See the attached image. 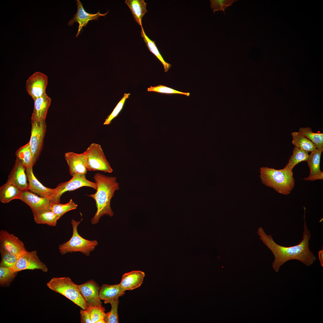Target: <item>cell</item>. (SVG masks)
Segmentation results:
<instances>
[{"label": "cell", "instance_id": "cell-1", "mask_svg": "<svg viewBox=\"0 0 323 323\" xmlns=\"http://www.w3.org/2000/svg\"><path fill=\"white\" fill-rule=\"evenodd\" d=\"M304 215V231L302 239L298 244L286 247L280 245L275 242L271 234L267 235L262 228L260 227L258 231L260 238L271 250L274 257L272 267L278 272L280 267L288 261L292 260H299L307 266L312 265L316 258L309 247V241L311 233L305 220Z\"/></svg>", "mask_w": 323, "mask_h": 323}, {"label": "cell", "instance_id": "cell-2", "mask_svg": "<svg viewBox=\"0 0 323 323\" xmlns=\"http://www.w3.org/2000/svg\"><path fill=\"white\" fill-rule=\"evenodd\" d=\"M97 188L96 192L88 196L96 202V212L91 220L92 224L98 223L104 215L112 217L113 212L110 206L112 198L115 192L119 189V184L115 176H109L100 173H96L93 177Z\"/></svg>", "mask_w": 323, "mask_h": 323}, {"label": "cell", "instance_id": "cell-3", "mask_svg": "<svg viewBox=\"0 0 323 323\" xmlns=\"http://www.w3.org/2000/svg\"><path fill=\"white\" fill-rule=\"evenodd\" d=\"M260 177L263 184L272 188L278 193L290 194L295 185L292 171L285 167L277 170L267 167L260 168Z\"/></svg>", "mask_w": 323, "mask_h": 323}, {"label": "cell", "instance_id": "cell-4", "mask_svg": "<svg viewBox=\"0 0 323 323\" xmlns=\"http://www.w3.org/2000/svg\"><path fill=\"white\" fill-rule=\"evenodd\" d=\"M47 285L51 290L64 296L82 309L86 310L88 308L77 285L69 278H53L47 283Z\"/></svg>", "mask_w": 323, "mask_h": 323}, {"label": "cell", "instance_id": "cell-5", "mask_svg": "<svg viewBox=\"0 0 323 323\" xmlns=\"http://www.w3.org/2000/svg\"><path fill=\"white\" fill-rule=\"evenodd\" d=\"M80 222L81 221H77L73 219L72 220V235L68 241L59 245V249L61 254L63 255L68 252H80L88 256L90 252L93 250L98 245L96 240H86L79 234L77 228Z\"/></svg>", "mask_w": 323, "mask_h": 323}, {"label": "cell", "instance_id": "cell-6", "mask_svg": "<svg viewBox=\"0 0 323 323\" xmlns=\"http://www.w3.org/2000/svg\"><path fill=\"white\" fill-rule=\"evenodd\" d=\"M88 171H100L111 173L113 170L106 158L101 145L91 144L85 151Z\"/></svg>", "mask_w": 323, "mask_h": 323}, {"label": "cell", "instance_id": "cell-7", "mask_svg": "<svg viewBox=\"0 0 323 323\" xmlns=\"http://www.w3.org/2000/svg\"><path fill=\"white\" fill-rule=\"evenodd\" d=\"M83 187H89L96 190L97 188L96 183L87 179L86 174H76L68 181L60 183L54 188L51 199L52 203H60V197L64 193Z\"/></svg>", "mask_w": 323, "mask_h": 323}, {"label": "cell", "instance_id": "cell-8", "mask_svg": "<svg viewBox=\"0 0 323 323\" xmlns=\"http://www.w3.org/2000/svg\"><path fill=\"white\" fill-rule=\"evenodd\" d=\"M31 129L29 142L34 165L42 150L47 126L45 120L40 121L31 120Z\"/></svg>", "mask_w": 323, "mask_h": 323}, {"label": "cell", "instance_id": "cell-9", "mask_svg": "<svg viewBox=\"0 0 323 323\" xmlns=\"http://www.w3.org/2000/svg\"><path fill=\"white\" fill-rule=\"evenodd\" d=\"M12 268L17 272L25 270L39 269L44 272H47L48 270L47 266L39 259L35 250H27L21 254Z\"/></svg>", "mask_w": 323, "mask_h": 323}, {"label": "cell", "instance_id": "cell-10", "mask_svg": "<svg viewBox=\"0 0 323 323\" xmlns=\"http://www.w3.org/2000/svg\"><path fill=\"white\" fill-rule=\"evenodd\" d=\"M48 84V77L41 72L37 71L27 80L26 89L33 100L46 94Z\"/></svg>", "mask_w": 323, "mask_h": 323}, {"label": "cell", "instance_id": "cell-11", "mask_svg": "<svg viewBox=\"0 0 323 323\" xmlns=\"http://www.w3.org/2000/svg\"><path fill=\"white\" fill-rule=\"evenodd\" d=\"M19 199L30 207L33 214L50 210L52 203L50 198L40 196L28 190L22 191Z\"/></svg>", "mask_w": 323, "mask_h": 323}, {"label": "cell", "instance_id": "cell-12", "mask_svg": "<svg viewBox=\"0 0 323 323\" xmlns=\"http://www.w3.org/2000/svg\"><path fill=\"white\" fill-rule=\"evenodd\" d=\"M0 250L16 255H20L27 251L22 241L4 230L0 232Z\"/></svg>", "mask_w": 323, "mask_h": 323}, {"label": "cell", "instance_id": "cell-13", "mask_svg": "<svg viewBox=\"0 0 323 323\" xmlns=\"http://www.w3.org/2000/svg\"><path fill=\"white\" fill-rule=\"evenodd\" d=\"M77 10L76 13L73 17L68 22V25L71 26L75 22L79 23L78 30L76 37H77L82 31L83 27H86L89 21L93 20H97L98 18L101 16H105L107 15L109 11L105 13H101L99 10L96 13L92 14L87 12L85 10L83 4L79 0H76Z\"/></svg>", "mask_w": 323, "mask_h": 323}, {"label": "cell", "instance_id": "cell-14", "mask_svg": "<svg viewBox=\"0 0 323 323\" xmlns=\"http://www.w3.org/2000/svg\"><path fill=\"white\" fill-rule=\"evenodd\" d=\"M77 286L88 307L102 305L99 296L100 287L93 280L80 285H77Z\"/></svg>", "mask_w": 323, "mask_h": 323}, {"label": "cell", "instance_id": "cell-15", "mask_svg": "<svg viewBox=\"0 0 323 323\" xmlns=\"http://www.w3.org/2000/svg\"><path fill=\"white\" fill-rule=\"evenodd\" d=\"M65 157L69 167L70 174L73 176L77 174H86V156L85 152L77 153L72 152L65 154Z\"/></svg>", "mask_w": 323, "mask_h": 323}, {"label": "cell", "instance_id": "cell-16", "mask_svg": "<svg viewBox=\"0 0 323 323\" xmlns=\"http://www.w3.org/2000/svg\"><path fill=\"white\" fill-rule=\"evenodd\" d=\"M26 168L16 158L15 164L8 176L7 182L14 184L22 191L29 190Z\"/></svg>", "mask_w": 323, "mask_h": 323}, {"label": "cell", "instance_id": "cell-17", "mask_svg": "<svg viewBox=\"0 0 323 323\" xmlns=\"http://www.w3.org/2000/svg\"><path fill=\"white\" fill-rule=\"evenodd\" d=\"M145 276V273L141 271L134 270L124 274L119 284L121 289L125 292L139 287L142 284Z\"/></svg>", "mask_w": 323, "mask_h": 323}, {"label": "cell", "instance_id": "cell-18", "mask_svg": "<svg viewBox=\"0 0 323 323\" xmlns=\"http://www.w3.org/2000/svg\"><path fill=\"white\" fill-rule=\"evenodd\" d=\"M322 151L316 148L311 152L307 161L310 170L308 177L305 180L314 181L323 179V172L320 169L321 156Z\"/></svg>", "mask_w": 323, "mask_h": 323}, {"label": "cell", "instance_id": "cell-19", "mask_svg": "<svg viewBox=\"0 0 323 323\" xmlns=\"http://www.w3.org/2000/svg\"><path fill=\"white\" fill-rule=\"evenodd\" d=\"M25 170L28 182L29 190L39 196L51 199L54 189L44 186L35 176L33 167L26 168Z\"/></svg>", "mask_w": 323, "mask_h": 323}, {"label": "cell", "instance_id": "cell-20", "mask_svg": "<svg viewBox=\"0 0 323 323\" xmlns=\"http://www.w3.org/2000/svg\"><path fill=\"white\" fill-rule=\"evenodd\" d=\"M34 101V106L31 120L40 121L45 120L51 102V98L46 93Z\"/></svg>", "mask_w": 323, "mask_h": 323}, {"label": "cell", "instance_id": "cell-21", "mask_svg": "<svg viewBox=\"0 0 323 323\" xmlns=\"http://www.w3.org/2000/svg\"><path fill=\"white\" fill-rule=\"evenodd\" d=\"M125 292L121 289L119 284L112 285L104 284L100 287L99 296L101 300L104 301L105 304L110 303L118 299Z\"/></svg>", "mask_w": 323, "mask_h": 323}, {"label": "cell", "instance_id": "cell-22", "mask_svg": "<svg viewBox=\"0 0 323 323\" xmlns=\"http://www.w3.org/2000/svg\"><path fill=\"white\" fill-rule=\"evenodd\" d=\"M22 191L16 185L7 182L0 187V201L7 203L14 199H19Z\"/></svg>", "mask_w": 323, "mask_h": 323}, {"label": "cell", "instance_id": "cell-23", "mask_svg": "<svg viewBox=\"0 0 323 323\" xmlns=\"http://www.w3.org/2000/svg\"><path fill=\"white\" fill-rule=\"evenodd\" d=\"M125 3L130 9L135 20L142 25V19L147 12V3L144 0H126Z\"/></svg>", "mask_w": 323, "mask_h": 323}, {"label": "cell", "instance_id": "cell-24", "mask_svg": "<svg viewBox=\"0 0 323 323\" xmlns=\"http://www.w3.org/2000/svg\"><path fill=\"white\" fill-rule=\"evenodd\" d=\"M16 158L25 168L33 167L34 165L29 142L20 147L15 153Z\"/></svg>", "mask_w": 323, "mask_h": 323}, {"label": "cell", "instance_id": "cell-25", "mask_svg": "<svg viewBox=\"0 0 323 323\" xmlns=\"http://www.w3.org/2000/svg\"><path fill=\"white\" fill-rule=\"evenodd\" d=\"M141 27V36L146 44L148 49L160 61L162 64L165 72H167L171 66L170 64L167 63L164 60L157 48L154 41L150 39L145 33L142 25Z\"/></svg>", "mask_w": 323, "mask_h": 323}, {"label": "cell", "instance_id": "cell-26", "mask_svg": "<svg viewBox=\"0 0 323 323\" xmlns=\"http://www.w3.org/2000/svg\"><path fill=\"white\" fill-rule=\"evenodd\" d=\"M291 134L292 137V143L295 147L308 153L316 148L310 140L298 131L293 132Z\"/></svg>", "mask_w": 323, "mask_h": 323}, {"label": "cell", "instance_id": "cell-27", "mask_svg": "<svg viewBox=\"0 0 323 323\" xmlns=\"http://www.w3.org/2000/svg\"><path fill=\"white\" fill-rule=\"evenodd\" d=\"M35 222L37 224L54 226L60 217L50 210L33 214Z\"/></svg>", "mask_w": 323, "mask_h": 323}, {"label": "cell", "instance_id": "cell-28", "mask_svg": "<svg viewBox=\"0 0 323 323\" xmlns=\"http://www.w3.org/2000/svg\"><path fill=\"white\" fill-rule=\"evenodd\" d=\"M298 132L310 140L318 149L323 151V133L313 132L310 127H301Z\"/></svg>", "mask_w": 323, "mask_h": 323}, {"label": "cell", "instance_id": "cell-29", "mask_svg": "<svg viewBox=\"0 0 323 323\" xmlns=\"http://www.w3.org/2000/svg\"><path fill=\"white\" fill-rule=\"evenodd\" d=\"M309 156L308 152L295 147L292 154L285 167L292 171L294 167L297 164L301 162H307Z\"/></svg>", "mask_w": 323, "mask_h": 323}, {"label": "cell", "instance_id": "cell-30", "mask_svg": "<svg viewBox=\"0 0 323 323\" xmlns=\"http://www.w3.org/2000/svg\"><path fill=\"white\" fill-rule=\"evenodd\" d=\"M77 207V205L71 199L68 202L65 204L60 202L51 203L50 210L60 218L67 212L76 209Z\"/></svg>", "mask_w": 323, "mask_h": 323}, {"label": "cell", "instance_id": "cell-31", "mask_svg": "<svg viewBox=\"0 0 323 323\" xmlns=\"http://www.w3.org/2000/svg\"><path fill=\"white\" fill-rule=\"evenodd\" d=\"M17 272L12 267L0 266V284L1 286H8L15 277Z\"/></svg>", "mask_w": 323, "mask_h": 323}, {"label": "cell", "instance_id": "cell-32", "mask_svg": "<svg viewBox=\"0 0 323 323\" xmlns=\"http://www.w3.org/2000/svg\"><path fill=\"white\" fill-rule=\"evenodd\" d=\"M92 323H96L99 320L103 319L106 315L105 308L102 305L88 307L86 310Z\"/></svg>", "mask_w": 323, "mask_h": 323}, {"label": "cell", "instance_id": "cell-33", "mask_svg": "<svg viewBox=\"0 0 323 323\" xmlns=\"http://www.w3.org/2000/svg\"><path fill=\"white\" fill-rule=\"evenodd\" d=\"M130 93H125L124 96L117 104L111 113L106 119L103 125H108L110 124L112 121L118 116L122 110L126 100L128 98Z\"/></svg>", "mask_w": 323, "mask_h": 323}, {"label": "cell", "instance_id": "cell-34", "mask_svg": "<svg viewBox=\"0 0 323 323\" xmlns=\"http://www.w3.org/2000/svg\"><path fill=\"white\" fill-rule=\"evenodd\" d=\"M0 252L1 256L0 266L1 267H13L20 255L10 253L1 250H0Z\"/></svg>", "mask_w": 323, "mask_h": 323}, {"label": "cell", "instance_id": "cell-35", "mask_svg": "<svg viewBox=\"0 0 323 323\" xmlns=\"http://www.w3.org/2000/svg\"><path fill=\"white\" fill-rule=\"evenodd\" d=\"M119 303L118 299L111 302V308L110 311L106 313L104 319L106 323H118L119 319L118 314V307Z\"/></svg>", "mask_w": 323, "mask_h": 323}, {"label": "cell", "instance_id": "cell-36", "mask_svg": "<svg viewBox=\"0 0 323 323\" xmlns=\"http://www.w3.org/2000/svg\"><path fill=\"white\" fill-rule=\"evenodd\" d=\"M148 92H156L168 94H179L189 96L190 93L178 91L166 86L160 85L156 86H150L147 89Z\"/></svg>", "mask_w": 323, "mask_h": 323}, {"label": "cell", "instance_id": "cell-37", "mask_svg": "<svg viewBox=\"0 0 323 323\" xmlns=\"http://www.w3.org/2000/svg\"><path fill=\"white\" fill-rule=\"evenodd\" d=\"M236 1L237 0H211L210 1V6L214 13L218 10H222L224 13L227 7L231 6L233 3Z\"/></svg>", "mask_w": 323, "mask_h": 323}, {"label": "cell", "instance_id": "cell-38", "mask_svg": "<svg viewBox=\"0 0 323 323\" xmlns=\"http://www.w3.org/2000/svg\"><path fill=\"white\" fill-rule=\"evenodd\" d=\"M81 322L82 323H92L89 315L86 310H80Z\"/></svg>", "mask_w": 323, "mask_h": 323}, {"label": "cell", "instance_id": "cell-39", "mask_svg": "<svg viewBox=\"0 0 323 323\" xmlns=\"http://www.w3.org/2000/svg\"><path fill=\"white\" fill-rule=\"evenodd\" d=\"M323 247L322 250H320L318 252V256L321 266H323Z\"/></svg>", "mask_w": 323, "mask_h": 323}, {"label": "cell", "instance_id": "cell-40", "mask_svg": "<svg viewBox=\"0 0 323 323\" xmlns=\"http://www.w3.org/2000/svg\"><path fill=\"white\" fill-rule=\"evenodd\" d=\"M104 319H101L98 320L96 323H105Z\"/></svg>", "mask_w": 323, "mask_h": 323}]
</instances>
